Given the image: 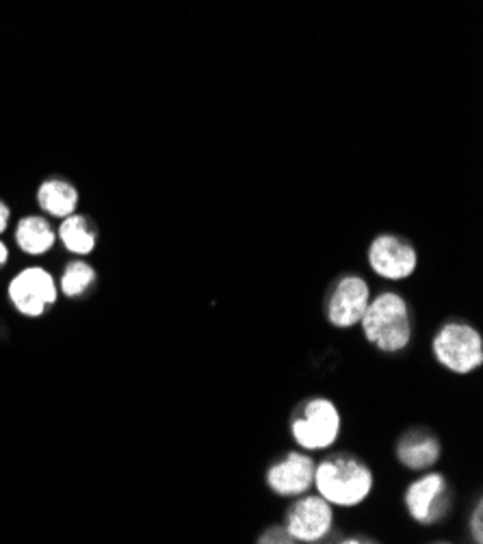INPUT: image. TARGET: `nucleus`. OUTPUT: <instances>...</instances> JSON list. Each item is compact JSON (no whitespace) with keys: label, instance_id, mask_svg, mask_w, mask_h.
I'll return each mask as SVG.
<instances>
[{"label":"nucleus","instance_id":"obj_1","mask_svg":"<svg viewBox=\"0 0 483 544\" xmlns=\"http://www.w3.org/2000/svg\"><path fill=\"white\" fill-rule=\"evenodd\" d=\"M321 497L332 505H343L351 508L369 497L373 486V475L367 464L354 453H334V456L325 458L317 469L315 479Z\"/></svg>","mask_w":483,"mask_h":544},{"label":"nucleus","instance_id":"obj_2","mask_svg":"<svg viewBox=\"0 0 483 544\" xmlns=\"http://www.w3.org/2000/svg\"><path fill=\"white\" fill-rule=\"evenodd\" d=\"M360 321L367 341L382 352H401L410 343V310L406 300L397 293L377 295L369 302Z\"/></svg>","mask_w":483,"mask_h":544},{"label":"nucleus","instance_id":"obj_3","mask_svg":"<svg viewBox=\"0 0 483 544\" xmlns=\"http://www.w3.org/2000/svg\"><path fill=\"white\" fill-rule=\"evenodd\" d=\"M291 432L299 447L310 451L328 449L341 432V414L330 399H306L293 412Z\"/></svg>","mask_w":483,"mask_h":544},{"label":"nucleus","instance_id":"obj_4","mask_svg":"<svg viewBox=\"0 0 483 544\" xmlns=\"http://www.w3.org/2000/svg\"><path fill=\"white\" fill-rule=\"evenodd\" d=\"M434 356L453 373H471L483 362V341L473 326L451 321L436 334Z\"/></svg>","mask_w":483,"mask_h":544},{"label":"nucleus","instance_id":"obj_5","mask_svg":"<svg viewBox=\"0 0 483 544\" xmlns=\"http://www.w3.org/2000/svg\"><path fill=\"white\" fill-rule=\"evenodd\" d=\"M9 297L22 315L39 317L48 304H55L57 300L55 280H52L48 271L39 267L24 269L22 274L11 280Z\"/></svg>","mask_w":483,"mask_h":544},{"label":"nucleus","instance_id":"obj_6","mask_svg":"<svg viewBox=\"0 0 483 544\" xmlns=\"http://www.w3.org/2000/svg\"><path fill=\"white\" fill-rule=\"evenodd\" d=\"M369 263L377 276L386 280H403L414 274L419 256L406 239L382 235L371 243Z\"/></svg>","mask_w":483,"mask_h":544},{"label":"nucleus","instance_id":"obj_7","mask_svg":"<svg viewBox=\"0 0 483 544\" xmlns=\"http://www.w3.org/2000/svg\"><path fill=\"white\" fill-rule=\"evenodd\" d=\"M371 302L369 284L360 276H345L336 282L328 297V321L336 328H351L362 319Z\"/></svg>","mask_w":483,"mask_h":544},{"label":"nucleus","instance_id":"obj_8","mask_svg":"<svg viewBox=\"0 0 483 544\" xmlns=\"http://www.w3.org/2000/svg\"><path fill=\"white\" fill-rule=\"evenodd\" d=\"M332 503L323 497H306L297 501L286 514V529L299 542H317L332 529Z\"/></svg>","mask_w":483,"mask_h":544},{"label":"nucleus","instance_id":"obj_9","mask_svg":"<svg viewBox=\"0 0 483 544\" xmlns=\"http://www.w3.org/2000/svg\"><path fill=\"white\" fill-rule=\"evenodd\" d=\"M408 512L419 523H434L436 518L445 514L449 497L445 477L438 473H429L414 482L406 492Z\"/></svg>","mask_w":483,"mask_h":544},{"label":"nucleus","instance_id":"obj_10","mask_svg":"<svg viewBox=\"0 0 483 544\" xmlns=\"http://www.w3.org/2000/svg\"><path fill=\"white\" fill-rule=\"evenodd\" d=\"M315 479V462L304 453H286L267 473L269 488L282 497L302 495Z\"/></svg>","mask_w":483,"mask_h":544},{"label":"nucleus","instance_id":"obj_11","mask_svg":"<svg viewBox=\"0 0 483 544\" xmlns=\"http://www.w3.org/2000/svg\"><path fill=\"white\" fill-rule=\"evenodd\" d=\"M397 458L412 471H423L434 466L440 458V445L434 434L425 430H412L403 434L397 447Z\"/></svg>","mask_w":483,"mask_h":544},{"label":"nucleus","instance_id":"obj_12","mask_svg":"<svg viewBox=\"0 0 483 544\" xmlns=\"http://www.w3.org/2000/svg\"><path fill=\"white\" fill-rule=\"evenodd\" d=\"M39 206L55 217H68L74 213L78 193L72 185L63 183V180H46V183L37 191Z\"/></svg>","mask_w":483,"mask_h":544},{"label":"nucleus","instance_id":"obj_13","mask_svg":"<svg viewBox=\"0 0 483 544\" xmlns=\"http://www.w3.org/2000/svg\"><path fill=\"white\" fill-rule=\"evenodd\" d=\"M16 241L26 254H44L55 243V232L42 217H24L18 224Z\"/></svg>","mask_w":483,"mask_h":544},{"label":"nucleus","instance_id":"obj_14","mask_svg":"<svg viewBox=\"0 0 483 544\" xmlns=\"http://www.w3.org/2000/svg\"><path fill=\"white\" fill-rule=\"evenodd\" d=\"M59 237L65 248L74 254H89L96 245L94 232L89 230L87 219L74 213L65 217V222L61 224V230H59Z\"/></svg>","mask_w":483,"mask_h":544},{"label":"nucleus","instance_id":"obj_15","mask_svg":"<svg viewBox=\"0 0 483 544\" xmlns=\"http://www.w3.org/2000/svg\"><path fill=\"white\" fill-rule=\"evenodd\" d=\"M94 280H96L94 269H91L83 261H74L68 265V269H65V274L61 278V289L65 295L76 297V295H81Z\"/></svg>","mask_w":483,"mask_h":544},{"label":"nucleus","instance_id":"obj_16","mask_svg":"<svg viewBox=\"0 0 483 544\" xmlns=\"http://www.w3.org/2000/svg\"><path fill=\"white\" fill-rule=\"evenodd\" d=\"M260 542H297L286 527H273L265 536H260Z\"/></svg>","mask_w":483,"mask_h":544},{"label":"nucleus","instance_id":"obj_17","mask_svg":"<svg viewBox=\"0 0 483 544\" xmlns=\"http://www.w3.org/2000/svg\"><path fill=\"white\" fill-rule=\"evenodd\" d=\"M481 514H483V508H481V503L477 505V510H475V516H473V531H475V540L481 542L483 538V531H481Z\"/></svg>","mask_w":483,"mask_h":544},{"label":"nucleus","instance_id":"obj_18","mask_svg":"<svg viewBox=\"0 0 483 544\" xmlns=\"http://www.w3.org/2000/svg\"><path fill=\"white\" fill-rule=\"evenodd\" d=\"M7 222H9V209H7V204L0 202V232L7 228Z\"/></svg>","mask_w":483,"mask_h":544},{"label":"nucleus","instance_id":"obj_19","mask_svg":"<svg viewBox=\"0 0 483 544\" xmlns=\"http://www.w3.org/2000/svg\"><path fill=\"white\" fill-rule=\"evenodd\" d=\"M7 256H9V252H7V245H5V243H0V265H5Z\"/></svg>","mask_w":483,"mask_h":544}]
</instances>
